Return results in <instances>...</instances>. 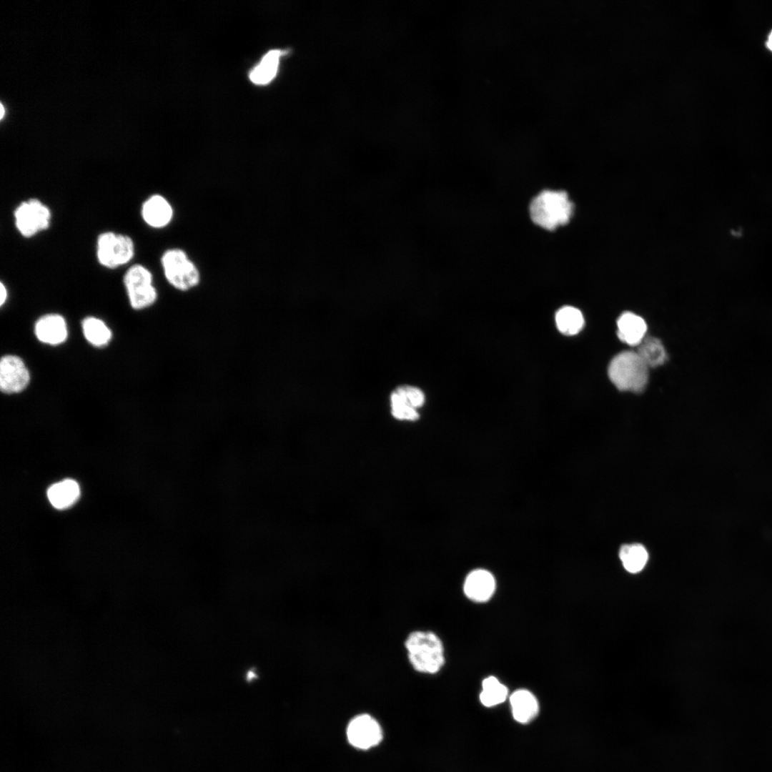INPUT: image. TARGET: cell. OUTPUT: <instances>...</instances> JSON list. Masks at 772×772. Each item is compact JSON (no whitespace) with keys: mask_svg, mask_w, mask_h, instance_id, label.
<instances>
[{"mask_svg":"<svg viewBox=\"0 0 772 772\" xmlns=\"http://www.w3.org/2000/svg\"><path fill=\"white\" fill-rule=\"evenodd\" d=\"M123 282L134 310L146 309L156 302L158 293L153 284V275L144 265L131 266L125 272Z\"/></svg>","mask_w":772,"mask_h":772,"instance_id":"obj_6","label":"cell"},{"mask_svg":"<svg viewBox=\"0 0 772 772\" xmlns=\"http://www.w3.org/2000/svg\"><path fill=\"white\" fill-rule=\"evenodd\" d=\"M30 375L23 360L15 355H5L0 362V389L6 394L20 392L29 385Z\"/></svg>","mask_w":772,"mask_h":772,"instance_id":"obj_8","label":"cell"},{"mask_svg":"<svg viewBox=\"0 0 772 772\" xmlns=\"http://www.w3.org/2000/svg\"><path fill=\"white\" fill-rule=\"evenodd\" d=\"M349 742L356 748L367 749L380 743L382 734L377 721L367 714L355 717L347 729Z\"/></svg>","mask_w":772,"mask_h":772,"instance_id":"obj_9","label":"cell"},{"mask_svg":"<svg viewBox=\"0 0 772 772\" xmlns=\"http://www.w3.org/2000/svg\"><path fill=\"white\" fill-rule=\"evenodd\" d=\"M164 275L168 283L180 292H188L199 285L200 272L182 249L166 250L161 257Z\"/></svg>","mask_w":772,"mask_h":772,"instance_id":"obj_4","label":"cell"},{"mask_svg":"<svg viewBox=\"0 0 772 772\" xmlns=\"http://www.w3.org/2000/svg\"><path fill=\"white\" fill-rule=\"evenodd\" d=\"M80 490L78 483L66 479L50 486L47 496L51 504L57 509H65L73 505L79 498Z\"/></svg>","mask_w":772,"mask_h":772,"instance_id":"obj_15","label":"cell"},{"mask_svg":"<svg viewBox=\"0 0 772 772\" xmlns=\"http://www.w3.org/2000/svg\"><path fill=\"white\" fill-rule=\"evenodd\" d=\"M134 251L133 239L127 234L108 231L97 237V260L106 268L115 269L126 264L132 259Z\"/></svg>","mask_w":772,"mask_h":772,"instance_id":"obj_5","label":"cell"},{"mask_svg":"<svg viewBox=\"0 0 772 772\" xmlns=\"http://www.w3.org/2000/svg\"><path fill=\"white\" fill-rule=\"evenodd\" d=\"M144 222L153 228H162L173 217V209L168 200L160 194H153L143 203L141 209Z\"/></svg>","mask_w":772,"mask_h":772,"instance_id":"obj_10","label":"cell"},{"mask_svg":"<svg viewBox=\"0 0 772 772\" xmlns=\"http://www.w3.org/2000/svg\"><path fill=\"white\" fill-rule=\"evenodd\" d=\"M619 557L624 568L632 573L641 571L647 563L648 554L639 543L624 545L620 548Z\"/></svg>","mask_w":772,"mask_h":772,"instance_id":"obj_18","label":"cell"},{"mask_svg":"<svg viewBox=\"0 0 772 772\" xmlns=\"http://www.w3.org/2000/svg\"><path fill=\"white\" fill-rule=\"evenodd\" d=\"M6 297H7L6 288L4 286V284L1 282V297H0V304H1V305H3L4 304L6 300Z\"/></svg>","mask_w":772,"mask_h":772,"instance_id":"obj_24","label":"cell"},{"mask_svg":"<svg viewBox=\"0 0 772 772\" xmlns=\"http://www.w3.org/2000/svg\"><path fill=\"white\" fill-rule=\"evenodd\" d=\"M14 218L19 232L23 237L30 238L49 227L51 213L41 201L30 198L16 207Z\"/></svg>","mask_w":772,"mask_h":772,"instance_id":"obj_7","label":"cell"},{"mask_svg":"<svg viewBox=\"0 0 772 772\" xmlns=\"http://www.w3.org/2000/svg\"><path fill=\"white\" fill-rule=\"evenodd\" d=\"M573 212V204L565 191L544 190L530 204L533 222L548 230L567 224Z\"/></svg>","mask_w":772,"mask_h":772,"instance_id":"obj_2","label":"cell"},{"mask_svg":"<svg viewBox=\"0 0 772 772\" xmlns=\"http://www.w3.org/2000/svg\"><path fill=\"white\" fill-rule=\"evenodd\" d=\"M283 51L273 49L268 51L249 74L252 82L258 85L269 83L276 76Z\"/></svg>","mask_w":772,"mask_h":772,"instance_id":"obj_16","label":"cell"},{"mask_svg":"<svg viewBox=\"0 0 772 772\" xmlns=\"http://www.w3.org/2000/svg\"><path fill=\"white\" fill-rule=\"evenodd\" d=\"M35 335L44 343L51 345L61 344L68 335L65 320L57 314L46 315L36 322Z\"/></svg>","mask_w":772,"mask_h":772,"instance_id":"obj_12","label":"cell"},{"mask_svg":"<svg viewBox=\"0 0 772 772\" xmlns=\"http://www.w3.org/2000/svg\"><path fill=\"white\" fill-rule=\"evenodd\" d=\"M766 45L768 46V48L771 51H772V31H771V32L770 33V34L768 36V41H767Z\"/></svg>","mask_w":772,"mask_h":772,"instance_id":"obj_25","label":"cell"},{"mask_svg":"<svg viewBox=\"0 0 772 772\" xmlns=\"http://www.w3.org/2000/svg\"><path fill=\"white\" fill-rule=\"evenodd\" d=\"M482 690L480 695L481 703L491 707L505 701L508 695L507 687L495 677L489 676L482 681Z\"/></svg>","mask_w":772,"mask_h":772,"instance_id":"obj_21","label":"cell"},{"mask_svg":"<svg viewBox=\"0 0 772 772\" xmlns=\"http://www.w3.org/2000/svg\"><path fill=\"white\" fill-rule=\"evenodd\" d=\"M637 347V354L648 367H659L667 361L665 349L657 337L645 336Z\"/></svg>","mask_w":772,"mask_h":772,"instance_id":"obj_17","label":"cell"},{"mask_svg":"<svg viewBox=\"0 0 772 772\" xmlns=\"http://www.w3.org/2000/svg\"><path fill=\"white\" fill-rule=\"evenodd\" d=\"M393 391L405 403L417 410L425 403V397L424 392L417 387L402 385L396 387Z\"/></svg>","mask_w":772,"mask_h":772,"instance_id":"obj_23","label":"cell"},{"mask_svg":"<svg viewBox=\"0 0 772 772\" xmlns=\"http://www.w3.org/2000/svg\"><path fill=\"white\" fill-rule=\"evenodd\" d=\"M82 330L86 340L96 347L107 345L112 338L109 328L103 321L94 317L83 320Z\"/></svg>","mask_w":772,"mask_h":772,"instance_id":"obj_20","label":"cell"},{"mask_svg":"<svg viewBox=\"0 0 772 772\" xmlns=\"http://www.w3.org/2000/svg\"><path fill=\"white\" fill-rule=\"evenodd\" d=\"M405 646L410 664L419 673L434 674L445 664L442 643L433 632L413 631L407 637Z\"/></svg>","mask_w":772,"mask_h":772,"instance_id":"obj_1","label":"cell"},{"mask_svg":"<svg viewBox=\"0 0 772 772\" xmlns=\"http://www.w3.org/2000/svg\"><path fill=\"white\" fill-rule=\"evenodd\" d=\"M390 412L393 418L402 422H415L420 418L417 409L403 402L394 392L390 394Z\"/></svg>","mask_w":772,"mask_h":772,"instance_id":"obj_22","label":"cell"},{"mask_svg":"<svg viewBox=\"0 0 772 772\" xmlns=\"http://www.w3.org/2000/svg\"><path fill=\"white\" fill-rule=\"evenodd\" d=\"M513 718L520 723H526L538 714V702L535 696L526 689L514 691L510 696Z\"/></svg>","mask_w":772,"mask_h":772,"instance_id":"obj_14","label":"cell"},{"mask_svg":"<svg viewBox=\"0 0 772 772\" xmlns=\"http://www.w3.org/2000/svg\"><path fill=\"white\" fill-rule=\"evenodd\" d=\"M618 337L630 346H638L645 337L647 325L640 316L623 312L617 320Z\"/></svg>","mask_w":772,"mask_h":772,"instance_id":"obj_13","label":"cell"},{"mask_svg":"<svg viewBox=\"0 0 772 772\" xmlns=\"http://www.w3.org/2000/svg\"><path fill=\"white\" fill-rule=\"evenodd\" d=\"M648 368L636 352L624 351L611 360L608 375L618 390L640 393L648 381Z\"/></svg>","mask_w":772,"mask_h":772,"instance_id":"obj_3","label":"cell"},{"mask_svg":"<svg viewBox=\"0 0 772 772\" xmlns=\"http://www.w3.org/2000/svg\"><path fill=\"white\" fill-rule=\"evenodd\" d=\"M582 312L572 306H565L556 313L555 322L559 331L565 335L578 334L584 326Z\"/></svg>","mask_w":772,"mask_h":772,"instance_id":"obj_19","label":"cell"},{"mask_svg":"<svg viewBox=\"0 0 772 772\" xmlns=\"http://www.w3.org/2000/svg\"><path fill=\"white\" fill-rule=\"evenodd\" d=\"M495 581L488 570L477 569L468 574L464 583V592L472 601L482 603L488 600L494 593Z\"/></svg>","mask_w":772,"mask_h":772,"instance_id":"obj_11","label":"cell"}]
</instances>
